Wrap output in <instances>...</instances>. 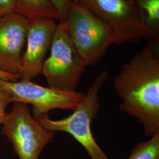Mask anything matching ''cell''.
Returning <instances> with one entry per match:
<instances>
[{"label":"cell","instance_id":"e0dca14e","mask_svg":"<svg viewBox=\"0 0 159 159\" xmlns=\"http://www.w3.org/2000/svg\"><path fill=\"white\" fill-rule=\"evenodd\" d=\"M2 17V16H0V18H1V17Z\"/></svg>","mask_w":159,"mask_h":159},{"label":"cell","instance_id":"ba28073f","mask_svg":"<svg viewBox=\"0 0 159 159\" xmlns=\"http://www.w3.org/2000/svg\"><path fill=\"white\" fill-rule=\"evenodd\" d=\"M29 21L25 50L18 74L19 80L23 81H31L41 73L57 25L55 20L49 18H36Z\"/></svg>","mask_w":159,"mask_h":159},{"label":"cell","instance_id":"7c38bea8","mask_svg":"<svg viewBox=\"0 0 159 159\" xmlns=\"http://www.w3.org/2000/svg\"><path fill=\"white\" fill-rule=\"evenodd\" d=\"M126 159H159V134L146 142L137 143Z\"/></svg>","mask_w":159,"mask_h":159},{"label":"cell","instance_id":"5bb4252c","mask_svg":"<svg viewBox=\"0 0 159 159\" xmlns=\"http://www.w3.org/2000/svg\"><path fill=\"white\" fill-rule=\"evenodd\" d=\"M11 102L10 94L0 85V125H2L6 118V108Z\"/></svg>","mask_w":159,"mask_h":159},{"label":"cell","instance_id":"6da1fadb","mask_svg":"<svg viewBox=\"0 0 159 159\" xmlns=\"http://www.w3.org/2000/svg\"><path fill=\"white\" fill-rule=\"evenodd\" d=\"M159 42L150 41L114 80L120 110L136 118L148 137L159 134Z\"/></svg>","mask_w":159,"mask_h":159},{"label":"cell","instance_id":"9a60e30c","mask_svg":"<svg viewBox=\"0 0 159 159\" xmlns=\"http://www.w3.org/2000/svg\"><path fill=\"white\" fill-rule=\"evenodd\" d=\"M17 0H0V16L12 12H17Z\"/></svg>","mask_w":159,"mask_h":159},{"label":"cell","instance_id":"277c9868","mask_svg":"<svg viewBox=\"0 0 159 159\" xmlns=\"http://www.w3.org/2000/svg\"><path fill=\"white\" fill-rule=\"evenodd\" d=\"M49 57L44 60L41 73L48 87L61 91L75 89L86 68L71 40L64 23L59 21L51 43Z\"/></svg>","mask_w":159,"mask_h":159},{"label":"cell","instance_id":"8992f818","mask_svg":"<svg viewBox=\"0 0 159 159\" xmlns=\"http://www.w3.org/2000/svg\"><path fill=\"white\" fill-rule=\"evenodd\" d=\"M0 85L10 95L12 102L31 104L34 119L39 120L48 117L52 110H73L78 107L85 94L77 91H61L43 87L31 81H8L0 79Z\"/></svg>","mask_w":159,"mask_h":159},{"label":"cell","instance_id":"5b68a950","mask_svg":"<svg viewBox=\"0 0 159 159\" xmlns=\"http://www.w3.org/2000/svg\"><path fill=\"white\" fill-rule=\"evenodd\" d=\"M2 125V134L11 142L20 159H39L57 133L41 125L31 114L27 104L21 102H14Z\"/></svg>","mask_w":159,"mask_h":159},{"label":"cell","instance_id":"2e32d148","mask_svg":"<svg viewBox=\"0 0 159 159\" xmlns=\"http://www.w3.org/2000/svg\"><path fill=\"white\" fill-rule=\"evenodd\" d=\"M0 79L8 81H16L19 79V77L17 75L7 74L6 73L0 71Z\"/></svg>","mask_w":159,"mask_h":159},{"label":"cell","instance_id":"30bf717a","mask_svg":"<svg viewBox=\"0 0 159 159\" xmlns=\"http://www.w3.org/2000/svg\"><path fill=\"white\" fill-rule=\"evenodd\" d=\"M142 30L143 39L159 40V0H134Z\"/></svg>","mask_w":159,"mask_h":159},{"label":"cell","instance_id":"3957f363","mask_svg":"<svg viewBox=\"0 0 159 159\" xmlns=\"http://www.w3.org/2000/svg\"><path fill=\"white\" fill-rule=\"evenodd\" d=\"M63 23L86 66L98 63L108 47L116 43L113 30L82 6L74 4Z\"/></svg>","mask_w":159,"mask_h":159},{"label":"cell","instance_id":"52a82bcc","mask_svg":"<svg viewBox=\"0 0 159 159\" xmlns=\"http://www.w3.org/2000/svg\"><path fill=\"white\" fill-rule=\"evenodd\" d=\"M113 30L116 44L134 43L143 39L134 0H74Z\"/></svg>","mask_w":159,"mask_h":159},{"label":"cell","instance_id":"9c48e42d","mask_svg":"<svg viewBox=\"0 0 159 159\" xmlns=\"http://www.w3.org/2000/svg\"><path fill=\"white\" fill-rule=\"evenodd\" d=\"M29 23V20L17 12L1 17L0 71L18 76Z\"/></svg>","mask_w":159,"mask_h":159},{"label":"cell","instance_id":"7a4b0ae2","mask_svg":"<svg viewBox=\"0 0 159 159\" xmlns=\"http://www.w3.org/2000/svg\"><path fill=\"white\" fill-rule=\"evenodd\" d=\"M107 77L106 71L97 76L84 100L67 117L58 120L46 117L38 120L48 130L66 132L72 136L85 148L91 159H109L97 143L91 131L92 122L96 119L101 107L98 93Z\"/></svg>","mask_w":159,"mask_h":159},{"label":"cell","instance_id":"8fae6325","mask_svg":"<svg viewBox=\"0 0 159 159\" xmlns=\"http://www.w3.org/2000/svg\"><path fill=\"white\" fill-rule=\"evenodd\" d=\"M17 13L29 20L36 18H49L59 21L56 10L50 0H17Z\"/></svg>","mask_w":159,"mask_h":159},{"label":"cell","instance_id":"4fadbf2b","mask_svg":"<svg viewBox=\"0 0 159 159\" xmlns=\"http://www.w3.org/2000/svg\"><path fill=\"white\" fill-rule=\"evenodd\" d=\"M52 5L56 10L59 17V21L64 22L68 16L74 0H50Z\"/></svg>","mask_w":159,"mask_h":159}]
</instances>
